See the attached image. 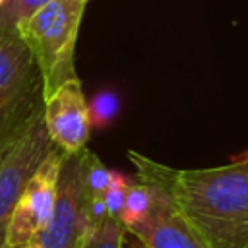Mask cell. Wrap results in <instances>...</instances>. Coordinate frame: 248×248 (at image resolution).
Returning <instances> with one entry per match:
<instances>
[{"instance_id":"1","label":"cell","mask_w":248,"mask_h":248,"mask_svg":"<svg viewBox=\"0 0 248 248\" xmlns=\"http://www.w3.org/2000/svg\"><path fill=\"white\" fill-rule=\"evenodd\" d=\"M136 178L161 190L207 248H248V157L205 169H174L128 151Z\"/></svg>"},{"instance_id":"2","label":"cell","mask_w":248,"mask_h":248,"mask_svg":"<svg viewBox=\"0 0 248 248\" xmlns=\"http://www.w3.org/2000/svg\"><path fill=\"white\" fill-rule=\"evenodd\" d=\"M87 2L50 0L16 27L41 74L43 101L62 83L78 78L74 52Z\"/></svg>"},{"instance_id":"3","label":"cell","mask_w":248,"mask_h":248,"mask_svg":"<svg viewBox=\"0 0 248 248\" xmlns=\"http://www.w3.org/2000/svg\"><path fill=\"white\" fill-rule=\"evenodd\" d=\"M43 81L16 27L0 29V151L43 114Z\"/></svg>"},{"instance_id":"4","label":"cell","mask_w":248,"mask_h":248,"mask_svg":"<svg viewBox=\"0 0 248 248\" xmlns=\"http://www.w3.org/2000/svg\"><path fill=\"white\" fill-rule=\"evenodd\" d=\"M64 155L66 153L54 147L31 174L8 219L0 248H27L48 225L56 202Z\"/></svg>"},{"instance_id":"5","label":"cell","mask_w":248,"mask_h":248,"mask_svg":"<svg viewBox=\"0 0 248 248\" xmlns=\"http://www.w3.org/2000/svg\"><path fill=\"white\" fill-rule=\"evenodd\" d=\"M81 151L64 155L50 221L35 238L41 248H81L91 232L85 209Z\"/></svg>"},{"instance_id":"6","label":"cell","mask_w":248,"mask_h":248,"mask_svg":"<svg viewBox=\"0 0 248 248\" xmlns=\"http://www.w3.org/2000/svg\"><path fill=\"white\" fill-rule=\"evenodd\" d=\"M52 149L54 143L48 138L43 114H39L14 143L0 151V246L16 202L31 174Z\"/></svg>"},{"instance_id":"7","label":"cell","mask_w":248,"mask_h":248,"mask_svg":"<svg viewBox=\"0 0 248 248\" xmlns=\"http://www.w3.org/2000/svg\"><path fill=\"white\" fill-rule=\"evenodd\" d=\"M43 122L54 147L62 153H78L87 145L91 122L79 78L68 79L45 99Z\"/></svg>"},{"instance_id":"8","label":"cell","mask_w":248,"mask_h":248,"mask_svg":"<svg viewBox=\"0 0 248 248\" xmlns=\"http://www.w3.org/2000/svg\"><path fill=\"white\" fill-rule=\"evenodd\" d=\"M151 188L155 192V200L149 215L145 221L128 229L126 232L147 248H207L170 205L167 196L155 186Z\"/></svg>"},{"instance_id":"9","label":"cell","mask_w":248,"mask_h":248,"mask_svg":"<svg viewBox=\"0 0 248 248\" xmlns=\"http://www.w3.org/2000/svg\"><path fill=\"white\" fill-rule=\"evenodd\" d=\"M153 200H155L153 188L147 182L140 180V178H132L116 219L120 221V225L126 231L140 225L149 215V211L153 207Z\"/></svg>"},{"instance_id":"10","label":"cell","mask_w":248,"mask_h":248,"mask_svg":"<svg viewBox=\"0 0 248 248\" xmlns=\"http://www.w3.org/2000/svg\"><path fill=\"white\" fill-rule=\"evenodd\" d=\"M128 232L114 217H105L101 225H97L87 238L83 240L81 248H124Z\"/></svg>"},{"instance_id":"11","label":"cell","mask_w":248,"mask_h":248,"mask_svg":"<svg viewBox=\"0 0 248 248\" xmlns=\"http://www.w3.org/2000/svg\"><path fill=\"white\" fill-rule=\"evenodd\" d=\"M46 2L50 0H4L0 4V29L17 27Z\"/></svg>"},{"instance_id":"12","label":"cell","mask_w":248,"mask_h":248,"mask_svg":"<svg viewBox=\"0 0 248 248\" xmlns=\"http://www.w3.org/2000/svg\"><path fill=\"white\" fill-rule=\"evenodd\" d=\"M130 182H132L130 176L110 169L108 184L103 192V203H105V209H107L108 217H114V219L118 217V211L122 207V202H124V196H126V190H128Z\"/></svg>"},{"instance_id":"13","label":"cell","mask_w":248,"mask_h":248,"mask_svg":"<svg viewBox=\"0 0 248 248\" xmlns=\"http://www.w3.org/2000/svg\"><path fill=\"white\" fill-rule=\"evenodd\" d=\"M87 107L91 126H108V122H112L118 112V99L112 91H101L91 101H87Z\"/></svg>"},{"instance_id":"14","label":"cell","mask_w":248,"mask_h":248,"mask_svg":"<svg viewBox=\"0 0 248 248\" xmlns=\"http://www.w3.org/2000/svg\"><path fill=\"white\" fill-rule=\"evenodd\" d=\"M128 236H130V234H128ZM128 236H126V238H128ZM130 238H132V240H124V248H147V246L141 244L138 238H134V236H130Z\"/></svg>"},{"instance_id":"15","label":"cell","mask_w":248,"mask_h":248,"mask_svg":"<svg viewBox=\"0 0 248 248\" xmlns=\"http://www.w3.org/2000/svg\"><path fill=\"white\" fill-rule=\"evenodd\" d=\"M27 248H41V246H39V244H37V242H31V244H29V246H27Z\"/></svg>"},{"instance_id":"16","label":"cell","mask_w":248,"mask_h":248,"mask_svg":"<svg viewBox=\"0 0 248 248\" xmlns=\"http://www.w3.org/2000/svg\"><path fill=\"white\" fill-rule=\"evenodd\" d=\"M2 2H4V0H0V4H2Z\"/></svg>"}]
</instances>
